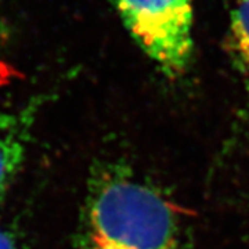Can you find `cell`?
I'll return each instance as SVG.
<instances>
[{
	"label": "cell",
	"instance_id": "obj_1",
	"mask_svg": "<svg viewBox=\"0 0 249 249\" xmlns=\"http://www.w3.org/2000/svg\"><path fill=\"white\" fill-rule=\"evenodd\" d=\"M72 249H186L181 219L166 196L126 168L90 183Z\"/></svg>",
	"mask_w": 249,
	"mask_h": 249
},
{
	"label": "cell",
	"instance_id": "obj_2",
	"mask_svg": "<svg viewBox=\"0 0 249 249\" xmlns=\"http://www.w3.org/2000/svg\"><path fill=\"white\" fill-rule=\"evenodd\" d=\"M130 36L165 76H183L193 60L191 0H115Z\"/></svg>",
	"mask_w": 249,
	"mask_h": 249
},
{
	"label": "cell",
	"instance_id": "obj_3",
	"mask_svg": "<svg viewBox=\"0 0 249 249\" xmlns=\"http://www.w3.org/2000/svg\"><path fill=\"white\" fill-rule=\"evenodd\" d=\"M42 104V98H34L0 114V202L25 160Z\"/></svg>",
	"mask_w": 249,
	"mask_h": 249
},
{
	"label": "cell",
	"instance_id": "obj_4",
	"mask_svg": "<svg viewBox=\"0 0 249 249\" xmlns=\"http://www.w3.org/2000/svg\"><path fill=\"white\" fill-rule=\"evenodd\" d=\"M227 52L240 75L249 111V0H235L227 34Z\"/></svg>",
	"mask_w": 249,
	"mask_h": 249
},
{
	"label": "cell",
	"instance_id": "obj_5",
	"mask_svg": "<svg viewBox=\"0 0 249 249\" xmlns=\"http://www.w3.org/2000/svg\"><path fill=\"white\" fill-rule=\"evenodd\" d=\"M0 249H19L16 237L0 224Z\"/></svg>",
	"mask_w": 249,
	"mask_h": 249
}]
</instances>
